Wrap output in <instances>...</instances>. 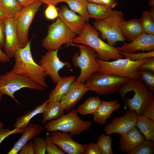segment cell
<instances>
[{"mask_svg":"<svg viewBox=\"0 0 154 154\" xmlns=\"http://www.w3.org/2000/svg\"><path fill=\"white\" fill-rule=\"evenodd\" d=\"M117 91L125 105L137 115H142L147 105L154 99V94L139 79H130Z\"/></svg>","mask_w":154,"mask_h":154,"instance_id":"1","label":"cell"},{"mask_svg":"<svg viewBox=\"0 0 154 154\" xmlns=\"http://www.w3.org/2000/svg\"><path fill=\"white\" fill-rule=\"evenodd\" d=\"M31 41L14 54L15 62L10 71L27 76L44 88L48 87L46 82L47 76L44 69L34 61L31 50Z\"/></svg>","mask_w":154,"mask_h":154,"instance_id":"2","label":"cell"},{"mask_svg":"<svg viewBox=\"0 0 154 154\" xmlns=\"http://www.w3.org/2000/svg\"><path fill=\"white\" fill-rule=\"evenodd\" d=\"M99 35L96 31L88 22H86L82 31L73 39L72 42L82 44L92 48L97 53L98 60L108 61L123 57L117 47L105 43L99 37Z\"/></svg>","mask_w":154,"mask_h":154,"instance_id":"3","label":"cell"},{"mask_svg":"<svg viewBox=\"0 0 154 154\" xmlns=\"http://www.w3.org/2000/svg\"><path fill=\"white\" fill-rule=\"evenodd\" d=\"M147 58L137 61H132L129 58H120L112 62L97 59L100 66L98 72L102 74H112L122 78L139 79L141 71L139 67Z\"/></svg>","mask_w":154,"mask_h":154,"instance_id":"4","label":"cell"},{"mask_svg":"<svg viewBox=\"0 0 154 154\" xmlns=\"http://www.w3.org/2000/svg\"><path fill=\"white\" fill-rule=\"evenodd\" d=\"M69 45L77 46L80 53H75L72 58L74 66L80 68V75L75 81L84 83L94 73L98 72L100 66L97 61V55L96 51L90 47L86 45L73 44Z\"/></svg>","mask_w":154,"mask_h":154,"instance_id":"5","label":"cell"},{"mask_svg":"<svg viewBox=\"0 0 154 154\" xmlns=\"http://www.w3.org/2000/svg\"><path fill=\"white\" fill-rule=\"evenodd\" d=\"M91 126V121L81 119L76 110L74 109L59 118L47 122L45 125V128L49 132L59 131L75 136L79 135L84 130L90 129Z\"/></svg>","mask_w":154,"mask_h":154,"instance_id":"6","label":"cell"},{"mask_svg":"<svg viewBox=\"0 0 154 154\" xmlns=\"http://www.w3.org/2000/svg\"><path fill=\"white\" fill-rule=\"evenodd\" d=\"M130 79L114 75L102 74L98 72L93 74L85 84L90 90L99 95L113 94Z\"/></svg>","mask_w":154,"mask_h":154,"instance_id":"7","label":"cell"},{"mask_svg":"<svg viewBox=\"0 0 154 154\" xmlns=\"http://www.w3.org/2000/svg\"><path fill=\"white\" fill-rule=\"evenodd\" d=\"M24 88L39 91L45 90L31 78L21 74L10 71L0 75V90L2 94L9 96L18 105L20 103L15 98L14 94Z\"/></svg>","mask_w":154,"mask_h":154,"instance_id":"8","label":"cell"},{"mask_svg":"<svg viewBox=\"0 0 154 154\" xmlns=\"http://www.w3.org/2000/svg\"><path fill=\"white\" fill-rule=\"evenodd\" d=\"M48 33L41 41L42 46L48 50H58L63 44H70L76 34L59 18L48 26Z\"/></svg>","mask_w":154,"mask_h":154,"instance_id":"9","label":"cell"},{"mask_svg":"<svg viewBox=\"0 0 154 154\" xmlns=\"http://www.w3.org/2000/svg\"><path fill=\"white\" fill-rule=\"evenodd\" d=\"M124 20L122 13L116 10L114 15L110 17L95 21L93 23V26L101 33V38L106 40L107 44L114 46L118 41L123 42L126 40L119 27L120 23Z\"/></svg>","mask_w":154,"mask_h":154,"instance_id":"10","label":"cell"},{"mask_svg":"<svg viewBox=\"0 0 154 154\" xmlns=\"http://www.w3.org/2000/svg\"><path fill=\"white\" fill-rule=\"evenodd\" d=\"M41 3L38 0L23 7L14 17L19 40L21 47L26 46L28 39L29 27L39 9Z\"/></svg>","mask_w":154,"mask_h":154,"instance_id":"11","label":"cell"},{"mask_svg":"<svg viewBox=\"0 0 154 154\" xmlns=\"http://www.w3.org/2000/svg\"><path fill=\"white\" fill-rule=\"evenodd\" d=\"M58 51L48 50L42 56L38 63L55 84H56L61 78L58 73L59 71L68 65V63L60 60L58 56Z\"/></svg>","mask_w":154,"mask_h":154,"instance_id":"12","label":"cell"},{"mask_svg":"<svg viewBox=\"0 0 154 154\" xmlns=\"http://www.w3.org/2000/svg\"><path fill=\"white\" fill-rule=\"evenodd\" d=\"M52 142L65 153L68 154H84L87 145L74 141L69 133L59 131L51 132Z\"/></svg>","mask_w":154,"mask_h":154,"instance_id":"13","label":"cell"},{"mask_svg":"<svg viewBox=\"0 0 154 154\" xmlns=\"http://www.w3.org/2000/svg\"><path fill=\"white\" fill-rule=\"evenodd\" d=\"M136 121L135 112L129 110L124 116L114 118L104 127L103 130L106 135L118 133L122 135L136 126Z\"/></svg>","mask_w":154,"mask_h":154,"instance_id":"14","label":"cell"},{"mask_svg":"<svg viewBox=\"0 0 154 154\" xmlns=\"http://www.w3.org/2000/svg\"><path fill=\"white\" fill-rule=\"evenodd\" d=\"M123 45L117 47L120 52L133 53L137 51H154V35L142 32L130 43L123 42Z\"/></svg>","mask_w":154,"mask_h":154,"instance_id":"15","label":"cell"},{"mask_svg":"<svg viewBox=\"0 0 154 154\" xmlns=\"http://www.w3.org/2000/svg\"><path fill=\"white\" fill-rule=\"evenodd\" d=\"M5 24V44L4 50L10 58L14 57L15 52L21 48L19 40L14 18H7L4 20Z\"/></svg>","mask_w":154,"mask_h":154,"instance_id":"16","label":"cell"},{"mask_svg":"<svg viewBox=\"0 0 154 154\" xmlns=\"http://www.w3.org/2000/svg\"><path fill=\"white\" fill-rule=\"evenodd\" d=\"M90 91L84 83L74 81L65 96L61 100L64 111L68 112L72 109L84 95Z\"/></svg>","mask_w":154,"mask_h":154,"instance_id":"17","label":"cell"},{"mask_svg":"<svg viewBox=\"0 0 154 154\" xmlns=\"http://www.w3.org/2000/svg\"><path fill=\"white\" fill-rule=\"evenodd\" d=\"M59 18L72 32L79 35L82 31L86 22L85 19L75 12L62 6L58 12Z\"/></svg>","mask_w":154,"mask_h":154,"instance_id":"18","label":"cell"},{"mask_svg":"<svg viewBox=\"0 0 154 154\" xmlns=\"http://www.w3.org/2000/svg\"><path fill=\"white\" fill-rule=\"evenodd\" d=\"M145 139L144 135L136 126L121 135L119 141V149L121 152L130 154Z\"/></svg>","mask_w":154,"mask_h":154,"instance_id":"19","label":"cell"},{"mask_svg":"<svg viewBox=\"0 0 154 154\" xmlns=\"http://www.w3.org/2000/svg\"><path fill=\"white\" fill-rule=\"evenodd\" d=\"M44 129L37 123H29L24 128L22 135L8 153V154H17L22 148L31 139H35Z\"/></svg>","mask_w":154,"mask_h":154,"instance_id":"20","label":"cell"},{"mask_svg":"<svg viewBox=\"0 0 154 154\" xmlns=\"http://www.w3.org/2000/svg\"><path fill=\"white\" fill-rule=\"evenodd\" d=\"M120 107L117 100L102 101L93 115V120L100 124H104L114 111Z\"/></svg>","mask_w":154,"mask_h":154,"instance_id":"21","label":"cell"},{"mask_svg":"<svg viewBox=\"0 0 154 154\" xmlns=\"http://www.w3.org/2000/svg\"><path fill=\"white\" fill-rule=\"evenodd\" d=\"M119 27L126 40L130 42L143 32L140 19L135 18L128 21L124 20L120 23Z\"/></svg>","mask_w":154,"mask_h":154,"instance_id":"22","label":"cell"},{"mask_svg":"<svg viewBox=\"0 0 154 154\" xmlns=\"http://www.w3.org/2000/svg\"><path fill=\"white\" fill-rule=\"evenodd\" d=\"M75 76H70L61 77L55 88L48 95V102L60 101L69 90Z\"/></svg>","mask_w":154,"mask_h":154,"instance_id":"23","label":"cell"},{"mask_svg":"<svg viewBox=\"0 0 154 154\" xmlns=\"http://www.w3.org/2000/svg\"><path fill=\"white\" fill-rule=\"evenodd\" d=\"M87 9L90 18L96 20H102L112 16L116 10L104 5L88 3Z\"/></svg>","mask_w":154,"mask_h":154,"instance_id":"24","label":"cell"},{"mask_svg":"<svg viewBox=\"0 0 154 154\" xmlns=\"http://www.w3.org/2000/svg\"><path fill=\"white\" fill-rule=\"evenodd\" d=\"M64 111L60 102H48L42 113V124L59 118L64 115Z\"/></svg>","mask_w":154,"mask_h":154,"instance_id":"25","label":"cell"},{"mask_svg":"<svg viewBox=\"0 0 154 154\" xmlns=\"http://www.w3.org/2000/svg\"><path fill=\"white\" fill-rule=\"evenodd\" d=\"M136 126L145 139L154 141V121L143 115H137Z\"/></svg>","mask_w":154,"mask_h":154,"instance_id":"26","label":"cell"},{"mask_svg":"<svg viewBox=\"0 0 154 154\" xmlns=\"http://www.w3.org/2000/svg\"><path fill=\"white\" fill-rule=\"evenodd\" d=\"M48 100L40 105H38L33 110L27 112L25 115L18 117L13 126L15 128H25L33 117L39 114H42L47 103Z\"/></svg>","mask_w":154,"mask_h":154,"instance_id":"27","label":"cell"},{"mask_svg":"<svg viewBox=\"0 0 154 154\" xmlns=\"http://www.w3.org/2000/svg\"><path fill=\"white\" fill-rule=\"evenodd\" d=\"M102 101L98 96L91 97L82 104H80L76 110L80 115H94Z\"/></svg>","mask_w":154,"mask_h":154,"instance_id":"28","label":"cell"},{"mask_svg":"<svg viewBox=\"0 0 154 154\" xmlns=\"http://www.w3.org/2000/svg\"><path fill=\"white\" fill-rule=\"evenodd\" d=\"M64 2L67 3L72 11L78 13L86 22L89 21L90 17L87 10V0H65Z\"/></svg>","mask_w":154,"mask_h":154,"instance_id":"29","label":"cell"},{"mask_svg":"<svg viewBox=\"0 0 154 154\" xmlns=\"http://www.w3.org/2000/svg\"><path fill=\"white\" fill-rule=\"evenodd\" d=\"M22 8L17 0H0V8L8 18H14Z\"/></svg>","mask_w":154,"mask_h":154,"instance_id":"30","label":"cell"},{"mask_svg":"<svg viewBox=\"0 0 154 154\" xmlns=\"http://www.w3.org/2000/svg\"><path fill=\"white\" fill-rule=\"evenodd\" d=\"M143 32L154 35V19L151 15L149 11H143L139 19Z\"/></svg>","mask_w":154,"mask_h":154,"instance_id":"31","label":"cell"},{"mask_svg":"<svg viewBox=\"0 0 154 154\" xmlns=\"http://www.w3.org/2000/svg\"><path fill=\"white\" fill-rule=\"evenodd\" d=\"M112 140L109 135L103 133L98 137V141L96 143L102 154H113L112 144Z\"/></svg>","mask_w":154,"mask_h":154,"instance_id":"32","label":"cell"},{"mask_svg":"<svg viewBox=\"0 0 154 154\" xmlns=\"http://www.w3.org/2000/svg\"><path fill=\"white\" fill-rule=\"evenodd\" d=\"M154 153V141L145 139L130 154H153Z\"/></svg>","mask_w":154,"mask_h":154,"instance_id":"33","label":"cell"},{"mask_svg":"<svg viewBox=\"0 0 154 154\" xmlns=\"http://www.w3.org/2000/svg\"><path fill=\"white\" fill-rule=\"evenodd\" d=\"M139 79L144 82L149 90H154V72L149 70H141Z\"/></svg>","mask_w":154,"mask_h":154,"instance_id":"34","label":"cell"},{"mask_svg":"<svg viewBox=\"0 0 154 154\" xmlns=\"http://www.w3.org/2000/svg\"><path fill=\"white\" fill-rule=\"evenodd\" d=\"M119 53L124 55L125 58H129L132 61H139L148 58L154 57V51L137 54L127 53L120 52Z\"/></svg>","mask_w":154,"mask_h":154,"instance_id":"35","label":"cell"},{"mask_svg":"<svg viewBox=\"0 0 154 154\" xmlns=\"http://www.w3.org/2000/svg\"><path fill=\"white\" fill-rule=\"evenodd\" d=\"M45 139L46 142V153L47 154H65V153L59 148L52 141L50 135L47 133Z\"/></svg>","mask_w":154,"mask_h":154,"instance_id":"36","label":"cell"},{"mask_svg":"<svg viewBox=\"0 0 154 154\" xmlns=\"http://www.w3.org/2000/svg\"><path fill=\"white\" fill-rule=\"evenodd\" d=\"M35 154H44L46 151L45 139L40 137H35L33 142Z\"/></svg>","mask_w":154,"mask_h":154,"instance_id":"37","label":"cell"},{"mask_svg":"<svg viewBox=\"0 0 154 154\" xmlns=\"http://www.w3.org/2000/svg\"><path fill=\"white\" fill-rule=\"evenodd\" d=\"M24 128H15L13 130H11L10 128H2L0 130V144L6 138L12 134L23 133Z\"/></svg>","mask_w":154,"mask_h":154,"instance_id":"38","label":"cell"},{"mask_svg":"<svg viewBox=\"0 0 154 154\" xmlns=\"http://www.w3.org/2000/svg\"><path fill=\"white\" fill-rule=\"evenodd\" d=\"M45 15L46 19L49 20H53L57 17L58 12L55 5H48L45 11Z\"/></svg>","mask_w":154,"mask_h":154,"instance_id":"39","label":"cell"},{"mask_svg":"<svg viewBox=\"0 0 154 154\" xmlns=\"http://www.w3.org/2000/svg\"><path fill=\"white\" fill-rule=\"evenodd\" d=\"M139 69L141 70H149L154 72V57L147 58L140 66Z\"/></svg>","mask_w":154,"mask_h":154,"instance_id":"40","label":"cell"},{"mask_svg":"<svg viewBox=\"0 0 154 154\" xmlns=\"http://www.w3.org/2000/svg\"><path fill=\"white\" fill-rule=\"evenodd\" d=\"M142 115L154 121V99L147 105Z\"/></svg>","mask_w":154,"mask_h":154,"instance_id":"41","label":"cell"},{"mask_svg":"<svg viewBox=\"0 0 154 154\" xmlns=\"http://www.w3.org/2000/svg\"><path fill=\"white\" fill-rule=\"evenodd\" d=\"M84 154H101L100 150L96 144L94 142L87 145Z\"/></svg>","mask_w":154,"mask_h":154,"instance_id":"42","label":"cell"},{"mask_svg":"<svg viewBox=\"0 0 154 154\" xmlns=\"http://www.w3.org/2000/svg\"><path fill=\"white\" fill-rule=\"evenodd\" d=\"M35 152L33 142L31 141L27 143L19 151V154H34Z\"/></svg>","mask_w":154,"mask_h":154,"instance_id":"43","label":"cell"},{"mask_svg":"<svg viewBox=\"0 0 154 154\" xmlns=\"http://www.w3.org/2000/svg\"><path fill=\"white\" fill-rule=\"evenodd\" d=\"M4 20H0V45L1 48H4L5 44Z\"/></svg>","mask_w":154,"mask_h":154,"instance_id":"44","label":"cell"},{"mask_svg":"<svg viewBox=\"0 0 154 154\" xmlns=\"http://www.w3.org/2000/svg\"><path fill=\"white\" fill-rule=\"evenodd\" d=\"M102 4L112 9L116 6L118 3L115 0H101Z\"/></svg>","mask_w":154,"mask_h":154,"instance_id":"45","label":"cell"},{"mask_svg":"<svg viewBox=\"0 0 154 154\" xmlns=\"http://www.w3.org/2000/svg\"><path fill=\"white\" fill-rule=\"evenodd\" d=\"M0 45V62L4 63L9 61L10 58L6 54L2 51Z\"/></svg>","mask_w":154,"mask_h":154,"instance_id":"46","label":"cell"},{"mask_svg":"<svg viewBox=\"0 0 154 154\" xmlns=\"http://www.w3.org/2000/svg\"><path fill=\"white\" fill-rule=\"evenodd\" d=\"M41 3H44L47 5H55L58 3L64 2L65 0H38Z\"/></svg>","mask_w":154,"mask_h":154,"instance_id":"47","label":"cell"},{"mask_svg":"<svg viewBox=\"0 0 154 154\" xmlns=\"http://www.w3.org/2000/svg\"><path fill=\"white\" fill-rule=\"evenodd\" d=\"M37 0H17L22 7H25Z\"/></svg>","mask_w":154,"mask_h":154,"instance_id":"48","label":"cell"},{"mask_svg":"<svg viewBox=\"0 0 154 154\" xmlns=\"http://www.w3.org/2000/svg\"><path fill=\"white\" fill-rule=\"evenodd\" d=\"M8 18L4 12L0 8V20H4Z\"/></svg>","mask_w":154,"mask_h":154,"instance_id":"49","label":"cell"},{"mask_svg":"<svg viewBox=\"0 0 154 154\" xmlns=\"http://www.w3.org/2000/svg\"><path fill=\"white\" fill-rule=\"evenodd\" d=\"M88 2L94 3L98 4H102L101 0H87Z\"/></svg>","mask_w":154,"mask_h":154,"instance_id":"50","label":"cell"},{"mask_svg":"<svg viewBox=\"0 0 154 154\" xmlns=\"http://www.w3.org/2000/svg\"><path fill=\"white\" fill-rule=\"evenodd\" d=\"M149 11L152 17L154 19V7H151Z\"/></svg>","mask_w":154,"mask_h":154,"instance_id":"51","label":"cell"},{"mask_svg":"<svg viewBox=\"0 0 154 154\" xmlns=\"http://www.w3.org/2000/svg\"><path fill=\"white\" fill-rule=\"evenodd\" d=\"M148 6L154 7V0H149Z\"/></svg>","mask_w":154,"mask_h":154,"instance_id":"52","label":"cell"},{"mask_svg":"<svg viewBox=\"0 0 154 154\" xmlns=\"http://www.w3.org/2000/svg\"><path fill=\"white\" fill-rule=\"evenodd\" d=\"M4 126L3 123L1 122H0V130L3 128Z\"/></svg>","mask_w":154,"mask_h":154,"instance_id":"53","label":"cell"},{"mask_svg":"<svg viewBox=\"0 0 154 154\" xmlns=\"http://www.w3.org/2000/svg\"><path fill=\"white\" fill-rule=\"evenodd\" d=\"M2 94L1 93V92L0 90V101L2 99Z\"/></svg>","mask_w":154,"mask_h":154,"instance_id":"54","label":"cell"}]
</instances>
